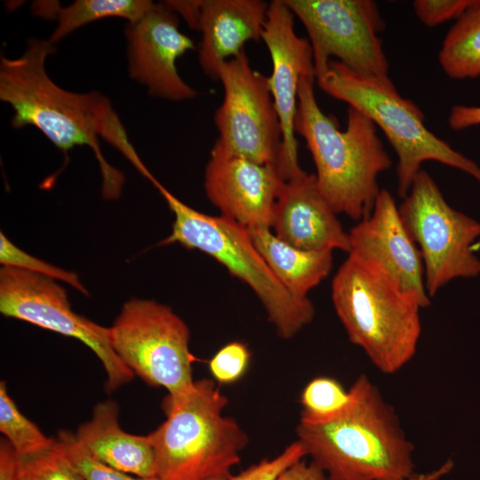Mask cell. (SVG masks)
I'll list each match as a JSON object with an SVG mask.
<instances>
[{"label": "cell", "mask_w": 480, "mask_h": 480, "mask_svg": "<svg viewBox=\"0 0 480 480\" xmlns=\"http://www.w3.org/2000/svg\"><path fill=\"white\" fill-rule=\"evenodd\" d=\"M56 51L49 38H30L17 58L1 56L0 100L13 110L11 125L34 126L63 154L76 147L90 148L99 163L102 194L116 198L124 175L104 157L100 140L118 150L154 185L158 180L142 163L110 100L102 93L74 92L59 86L47 73V58Z\"/></svg>", "instance_id": "6da1fadb"}, {"label": "cell", "mask_w": 480, "mask_h": 480, "mask_svg": "<svg viewBox=\"0 0 480 480\" xmlns=\"http://www.w3.org/2000/svg\"><path fill=\"white\" fill-rule=\"evenodd\" d=\"M355 399L326 423L300 422L297 440L328 480H409L414 446L377 386L364 374L352 384Z\"/></svg>", "instance_id": "7a4b0ae2"}, {"label": "cell", "mask_w": 480, "mask_h": 480, "mask_svg": "<svg viewBox=\"0 0 480 480\" xmlns=\"http://www.w3.org/2000/svg\"><path fill=\"white\" fill-rule=\"evenodd\" d=\"M315 79H300L295 132L306 141L324 197L336 213L359 221L372 213L381 190L378 177L392 161L368 116L348 107L347 126L340 130L335 118L322 111Z\"/></svg>", "instance_id": "3957f363"}, {"label": "cell", "mask_w": 480, "mask_h": 480, "mask_svg": "<svg viewBox=\"0 0 480 480\" xmlns=\"http://www.w3.org/2000/svg\"><path fill=\"white\" fill-rule=\"evenodd\" d=\"M227 404L210 379L194 381L181 395L166 396V420L148 434L158 479L210 480L231 475L248 437L233 418L223 415Z\"/></svg>", "instance_id": "277c9868"}, {"label": "cell", "mask_w": 480, "mask_h": 480, "mask_svg": "<svg viewBox=\"0 0 480 480\" xmlns=\"http://www.w3.org/2000/svg\"><path fill=\"white\" fill-rule=\"evenodd\" d=\"M316 81L325 93L365 115L382 130L397 156L401 198L408 195L426 161L459 169L480 183V166L429 131L420 108L404 98L389 77L359 75L338 60H331Z\"/></svg>", "instance_id": "5b68a950"}, {"label": "cell", "mask_w": 480, "mask_h": 480, "mask_svg": "<svg viewBox=\"0 0 480 480\" xmlns=\"http://www.w3.org/2000/svg\"><path fill=\"white\" fill-rule=\"evenodd\" d=\"M174 216L171 234L160 244L177 243L199 250L245 283L262 303L282 339H291L315 316L308 298L292 294L254 246L248 229L224 216H212L187 205L160 182L156 186Z\"/></svg>", "instance_id": "8992f818"}, {"label": "cell", "mask_w": 480, "mask_h": 480, "mask_svg": "<svg viewBox=\"0 0 480 480\" xmlns=\"http://www.w3.org/2000/svg\"><path fill=\"white\" fill-rule=\"evenodd\" d=\"M332 300L349 340L381 372L395 373L412 359L421 308L385 279L348 256L333 277Z\"/></svg>", "instance_id": "52a82bcc"}, {"label": "cell", "mask_w": 480, "mask_h": 480, "mask_svg": "<svg viewBox=\"0 0 480 480\" xmlns=\"http://www.w3.org/2000/svg\"><path fill=\"white\" fill-rule=\"evenodd\" d=\"M108 329L116 354L144 382L165 388L169 396L192 388L196 358L189 349V329L169 306L131 299Z\"/></svg>", "instance_id": "ba28073f"}, {"label": "cell", "mask_w": 480, "mask_h": 480, "mask_svg": "<svg viewBox=\"0 0 480 480\" xmlns=\"http://www.w3.org/2000/svg\"><path fill=\"white\" fill-rule=\"evenodd\" d=\"M398 211L420 252L429 297L455 278L480 274V260L472 249L480 222L450 206L426 171L416 175Z\"/></svg>", "instance_id": "9c48e42d"}, {"label": "cell", "mask_w": 480, "mask_h": 480, "mask_svg": "<svg viewBox=\"0 0 480 480\" xmlns=\"http://www.w3.org/2000/svg\"><path fill=\"white\" fill-rule=\"evenodd\" d=\"M304 26L313 52L316 79L332 57L356 74L388 76L380 34L385 28L372 0H284Z\"/></svg>", "instance_id": "30bf717a"}, {"label": "cell", "mask_w": 480, "mask_h": 480, "mask_svg": "<svg viewBox=\"0 0 480 480\" xmlns=\"http://www.w3.org/2000/svg\"><path fill=\"white\" fill-rule=\"evenodd\" d=\"M224 95L215 111L219 132L213 148L260 164L276 165L282 129L268 78L251 67L245 51L220 69Z\"/></svg>", "instance_id": "8fae6325"}, {"label": "cell", "mask_w": 480, "mask_h": 480, "mask_svg": "<svg viewBox=\"0 0 480 480\" xmlns=\"http://www.w3.org/2000/svg\"><path fill=\"white\" fill-rule=\"evenodd\" d=\"M0 312L4 316L28 322L85 344L103 365L107 374L105 391L109 394L134 377L116 354L108 327L74 312L66 291L54 279L2 266Z\"/></svg>", "instance_id": "7c38bea8"}, {"label": "cell", "mask_w": 480, "mask_h": 480, "mask_svg": "<svg viewBox=\"0 0 480 480\" xmlns=\"http://www.w3.org/2000/svg\"><path fill=\"white\" fill-rule=\"evenodd\" d=\"M348 256L420 308L430 305L420 252L406 230L392 195L381 189L372 213L350 231Z\"/></svg>", "instance_id": "4fadbf2b"}, {"label": "cell", "mask_w": 480, "mask_h": 480, "mask_svg": "<svg viewBox=\"0 0 480 480\" xmlns=\"http://www.w3.org/2000/svg\"><path fill=\"white\" fill-rule=\"evenodd\" d=\"M293 16L284 0L271 1L261 36L272 61V72L268 78L282 129L277 168L284 180L306 173L299 164L295 117L301 77L316 76L311 45L296 34Z\"/></svg>", "instance_id": "5bb4252c"}, {"label": "cell", "mask_w": 480, "mask_h": 480, "mask_svg": "<svg viewBox=\"0 0 480 480\" xmlns=\"http://www.w3.org/2000/svg\"><path fill=\"white\" fill-rule=\"evenodd\" d=\"M128 71L150 96L172 101L194 99L197 92L180 76L176 62L195 49L180 30L179 15L166 4H154L140 20L127 23Z\"/></svg>", "instance_id": "9a60e30c"}, {"label": "cell", "mask_w": 480, "mask_h": 480, "mask_svg": "<svg viewBox=\"0 0 480 480\" xmlns=\"http://www.w3.org/2000/svg\"><path fill=\"white\" fill-rule=\"evenodd\" d=\"M285 181L276 165L226 155L212 147L204 187L221 216L246 228H271L275 204Z\"/></svg>", "instance_id": "2e32d148"}, {"label": "cell", "mask_w": 480, "mask_h": 480, "mask_svg": "<svg viewBox=\"0 0 480 480\" xmlns=\"http://www.w3.org/2000/svg\"><path fill=\"white\" fill-rule=\"evenodd\" d=\"M271 228L278 238L302 250L349 251L348 232L320 192L315 173L284 182Z\"/></svg>", "instance_id": "e0dca14e"}, {"label": "cell", "mask_w": 480, "mask_h": 480, "mask_svg": "<svg viewBox=\"0 0 480 480\" xmlns=\"http://www.w3.org/2000/svg\"><path fill=\"white\" fill-rule=\"evenodd\" d=\"M268 5L262 0H203L197 50L207 76L218 80L225 61L244 51L245 43L261 40Z\"/></svg>", "instance_id": "ac0fdd59"}, {"label": "cell", "mask_w": 480, "mask_h": 480, "mask_svg": "<svg viewBox=\"0 0 480 480\" xmlns=\"http://www.w3.org/2000/svg\"><path fill=\"white\" fill-rule=\"evenodd\" d=\"M119 405L108 399L95 404L92 419L76 430L79 442L95 458L122 472L156 477V456L148 435H132L119 425Z\"/></svg>", "instance_id": "d6986e66"}, {"label": "cell", "mask_w": 480, "mask_h": 480, "mask_svg": "<svg viewBox=\"0 0 480 480\" xmlns=\"http://www.w3.org/2000/svg\"><path fill=\"white\" fill-rule=\"evenodd\" d=\"M250 237L270 269L283 285L298 298L308 293L330 274L332 251H308L278 238L270 228H247Z\"/></svg>", "instance_id": "ffe728a7"}, {"label": "cell", "mask_w": 480, "mask_h": 480, "mask_svg": "<svg viewBox=\"0 0 480 480\" xmlns=\"http://www.w3.org/2000/svg\"><path fill=\"white\" fill-rule=\"evenodd\" d=\"M155 3L149 0H76L60 7L58 2L44 1L33 11L43 18H54L57 24L49 40L55 44L76 29L107 18L125 19L132 23L145 15Z\"/></svg>", "instance_id": "44dd1931"}, {"label": "cell", "mask_w": 480, "mask_h": 480, "mask_svg": "<svg viewBox=\"0 0 480 480\" xmlns=\"http://www.w3.org/2000/svg\"><path fill=\"white\" fill-rule=\"evenodd\" d=\"M438 60L451 78L480 76V0H476L447 32Z\"/></svg>", "instance_id": "7402d4cb"}, {"label": "cell", "mask_w": 480, "mask_h": 480, "mask_svg": "<svg viewBox=\"0 0 480 480\" xmlns=\"http://www.w3.org/2000/svg\"><path fill=\"white\" fill-rule=\"evenodd\" d=\"M355 394L351 387L346 389L336 379L318 376L303 388L300 422L322 424L342 415L353 404Z\"/></svg>", "instance_id": "603a6c76"}, {"label": "cell", "mask_w": 480, "mask_h": 480, "mask_svg": "<svg viewBox=\"0 0 480 480\" xmlns=\"http://www.w3.org/2000/svg\"><path fill=\"white\" fill-rule=\"evenodd\" d=\"M0 431L20 459L39 454L55 442L21 413L9 396L4 381L0 382Z\"/></svg>", "instance_id": "cb8c5ba5"}, {"label": "cell", "mask_w": 480, "mask_h": 480, "mask_svg": "<svg viewBox=\"0 0 480 480\" xmlns=\"http://www.w3.org/2000/svg\"><path fill=\"white\" fill-rule=\"evenodd\" d=\"M18 480H84V478L71 464L62 446L55 438L54 444L48 450L20 459Z\"/></svg>", "instance_id": "d4e9b609"}, {"label": "cell", "mask_w": 480, "mask_h": 480, "mask_svg": "<svg viewBox=\"0 0 480 480\" xmlns=\"http://www.w3.org/2000/svg\"><path fill=\"white\" fill-rule=\"evenodd\" d=\"M57 440L84 480H160L157 477L135 476L107 465L87 451L76 434L70 431H60Z\"/></svg>", "instance_id": "484cf974"}, {"label": "cell", "mask_w": 480, "mask_h": 480, "mask_svg": "<svg viewBox=\"0 0 480 480\" xmlns=\"http://www.w3.org/2000/svg\"><path fill=\"white\" fill-rule=\"evenodd\" d=\"M0 262L3 266L20 268L65 282L83 294L88 295L87 289L76 273L53 266L22 251L10 241L3 232L0 233Z\"/></svg>", "instance_id": "4316f807"}, {"label": "cell", "mask_w": 480, "mask_h": 480, "mask_svg": "<svg viewBox=\"0 0 480 480\" xmlns=\"http://www.w3.org/2000/svg\"><path fill=\"white\" fill-rule=\"evenodd\" d=\"M250 351L241 341H232L223 346L209 361V369L220 384H232L240 380L250 362Z\"/></svg>", "instance_id": "83f0119b"}, {"label": "cell", "mask_w": 480, "mask_h": 480, "mask_svg": "<svg viewBox=\"0 0 480 480\" xmlns=\"http://www.w3.org/2000/svg\"><path fill=\"white\" fill-rule=\"evenodd\" d=\"M307 456L302 444L294 441L273 459H264L227 480H276L289 467Z\"/></svg>", "instance_id": "f1b7e54d"}, {"label": "cell", "mask_w": 480, "mask_h": 480, "mask_svg": "<svg viewBox=\"0 0 480 480\" xmlns=\"http://www.w3.org/2000/svg\"><path fill=\"white\" fill-rule=\"evenodd\" d=\"M476 0H416L412 4L418 19L426 26L435 27L460 18Z\"/></svg>", "instance_id": "f546056e"}, {"label": "cell", "mask_w": 480, "mask_h": 480, "mask_svg": "<svg viewBox=\"0 0 480 480\" xmlns=\"http://www.w3.org/2000/svg\"><path fill=\"white\" fill-rule=\"evenodd\" d=\"M20 459L4 437L0 441V480H18Z\"/></svg>", "instance_id": "4dcf8cb0"}, {"label": "cell", "mask_w": 480, "mask_h": 480, "mask_svg": "<svg viewBox=\"0 0 480 480\" xmlns=\"http://www.w3.org/2000/svg\"><path fill=\"white\" fill-rule=\"evenodd\" d=\"M448 124L456 131L480 124V107L452 106L448 116Z\"/></svg>", "instance_id": "1f68e13d"}, {"label": "cell", "mask_w": 480, "mask_h": 480, "mask_svg": "<svg viewBox=\"0 0 480 480\" xmlns=\"http://www.w3.org/2000/svg\"><path fill=\"white\" fill-rule=\"evenodd\" d=\"M276 480H328V477L315 463L303 459L285 469Z\"/></svg>", "instance_id": "d6a6232c"}, {"label": "cell", "mask_w": 480, "mask_h": 480, "mask_svg": "<svg viewBox=\"0 0 480 480\" xmlns=\"http://www.w3.org/2000/svg\"><path fill=\"white\" fill-rule=\"evenodd\" d=\"M165 2L179 16L183 18L190 28L199 29L203 0H168Z\"/></svg>", "instance_id": "836d02e7"}, {"label": "cell", "mask_w": 480, "mask_h": 480, "mask_svg": "<svg viewBox=\"0 0 480 480\" xmlns=\"http://www.w3.org/2000/svg\"><path fill=\"white\" fill-rule=\"evenodd\" d=\"M453 468L452 460H449L443 463L439 468L425 474L415 475L409 480H440L446 476Z\"/></svg>", "instance_id": "e575fe53"}, {"label": "cell", "mask_w": 480, "mask_h": 480, "mask_svg": "<svg viewBox=\"0 0 480 480\" xmlns=\"http://www.w3.org/2000/svg\"><path fill=\"white\" fill-rule=\"evenodd\" d=\"M228 477H218V478H212V479H210V480H227Z\"/></svg>", "instance_id": "d590c367"}]
</instances>
